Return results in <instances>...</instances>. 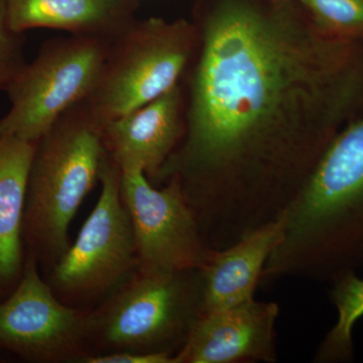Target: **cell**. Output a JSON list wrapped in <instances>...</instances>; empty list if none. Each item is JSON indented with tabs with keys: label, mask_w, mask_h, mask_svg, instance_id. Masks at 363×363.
I'll return each mask as SVG.
<instances>
[{
	"label": "cell",
	"mask_w": 363,
	"mask_h": 363,
	"mask_svg": "<svg viewBox=\"0 0 363 363\" xmlns=\"http://www.w3.org/2000/svg\"><path fill=\"white\" fill-rule=\"evenodd\" d=\"M184 76L175 180L212 250L279 220L334 138L363 116V40L329 37L297 0H206Z\"/></svg>",
	"instance_id": "cell-1"
},
{
	"label": "cell",
	"mask_w": 363,
	"mask_h": 363,
	"mask_svg": "<svg viewBox=\"0 0 363 363\" xmlns=\"http://www.w3.org/2000/svg\"><path fill=\"white\" fill-rule=\"evenodd\" d=\"M284 220L264 283L298 278L331 284L363 269V116L334 138Z\"/></svg>",
	"instance_id": "cell-2"
},
{
	"label": "cell",
	"mask_w": 363,
	"mask_h": 363,
	"mask_svg": "<svg viewBox=\"0 0 363 363\" xmlns=\"http://www.w3.org/2000/svg\"><path fill=\"white\" fill-rule=\"evenodd\" d=\"M104 123L86 104L66 112L37 143L23 215V241L39 266L52 267L69 247L68 231L100 180L107 152Z\"/></svg>",
	"instance_id": "cell-3"
},
{
	"label": "cell",
	"mask_w": 363,
	"mask_h": 363,
	"mask_svg": "<svg viewBox=\"0 0 363 363\" xmlns=\"http://www.w3.org/2000/svg\"><path fill=\"white\" fill-rule=\"evenodd\" d=\"M201 269H138L94 311L89 345L114 351L168 353L175 357L202 315Z\"/></svg>",
	"instance_id": "cell-4"
},
{
	"label": "cell",
	"mask_w": 363,
	"mask_h": 363,
	"mask_svg": "<svg viewBox=\"0 0 363 363\" xmlns=\"http://www.w3.org/2000/svg\"><path fill=\"white\" fill-rule=\"evenodd\" d=\"M197 42L193 21H133L112 40L99 83L86 104L106 123L154 101L183 81Z\"/></svg>",
	"instance_id": "cell-5"
},
{
	"label": "cell",
	"mask_w": 363,
	"mask_h": 363,
	"mask_svg": "<svg viewBox=\"0 0 363 363\" xmlns=\"http://www.w3.org/2000/svg\"><path fill=\"white\" fill-rule=\"evenodd\" d=\"M111 43L88 35L45 43L7 87L11 106L0 119V135L39 142L66 112L94 92Z\"/></svg>",
	"instance_id": "cell-6"
},
{
	"label": "cell",
	"mask_w": 363,
	"mask_h": 363,
	"mask_svg": "<svg viewBox=\"0 0 363 363\" xmlns=\"http://www.w3.org/2000/svg\"><path fill=\"white\" fill-rule=\"evenodd\" d=\"M99 182L94 209L47 281L62 302L82 309L104 301L138 269L133 225L121 196V171L108 154Z\"/></svg>",
	"instance_id": "cell-7"
},
{
	"label": "cell",
	"mask_w": 363,
	"mask_h": 363,
	"mask_svg": "<svg viewBox=\"0 0 363 363\" xmlns=\"http://www.w3.org/2000/svg\"><path fill=\"white\" fill-rule=\"evenodd\" d=\"M26 252L16 289L0 301V350L32 362H77L89 354L90 311L62 302Z\"/></svg>",
	"instance_id": "cell-8"
},
{
	"label": "cell",
	"mask_w": 363,
	"mask_h": 363,
	"mask_svg": "<svg viewBox=\"0 0 363 363\" xmlns=\"http://www.w3.org/2000/svg\"><path fill=\"white\" fill-rule=\"evenodd\" d=\"M121 171V196L135 235L138 269L177 272L201 269L211 248L175 180L156 188L138 169Z\"/></svg>",
	"instance_id": "cell-9"
},
{
	"label": "cell",
	"mask_w": 363,
	"mask_h": 363,
	"mask_svg": "<svg viewBox=\"0 0 363 363\" xmlns=\"http://www.w3.org/2000/svg\"><path fill=\"white\" fill-rule=\"evenodd\" d=\"M279 308L255 298L198 318L174 363H274Z\"/></svg>",
	"instance_id": "cell-10"
},
{
	"label": "cell",
	"mask_w": 363,
	"mask_h": 363,
	"mask_svg": "<svg viewBox=\"0 0 363 363\" xmlns=\"http://www.w3.org/2000/svg\"><path fill=\"white\" fill-rule=\"evenodd\" d=\"M185 133L183 83L104 124L105 150L119 169H138L152 184Z\"/></svg>",
	"instance_id": "cell-11"
},
{
	"label": "cell",
	"mask_w": 363,
	"mask_h": 363,
	"mask_svg": "<svg viewBox=\"0 0 363 363\" xmlns=\"http://www.w3.org/2000/svg\"><path fill=\"white\" fill-rule=\"evenodd\" d=\"M284 224L283 216L230 247L212 250L201 267L202 314L220 311L255 298L267 260L283 236Z\"/></svg>",
	"instance_id": "cell-12"
},
{
	"label": "cell",
	"mask_w": 363,
	"mask_h": 363,
	"mask_svg": "<svg viewBox=\"0 0 363 363\" xmlns=\"http://www.w3.org/2000/svg\"><path fill=\"white\" fill-rule=\"evenodd\" d=\"M35 147L37 143L0 136V301L16 289L25 269L23 215Z\"/></svg>",
	"instance_id": "cell-13"
},
{
	"label": "cell",
	"mask_w": 363,
	"mask_h": 363,
	"mask_svg": "<svg viewBox=\"0 0 363 363\" xmlns=\"http://www.w3.org/2000/svg\"><path fill=\"white\" fill-rule=\"evenodd\" d=\"M128 0H6L9 30L52 28L116 40L133 23Z\"/></svg>",
	"instance_id": "cell-14"
},
{
	"label": "cell",
	"mask_w": 363,
	"mask_h": 363,
	"mask_svg": "<svg viewBox=\"0 0 363 363\" xmlns=\"http://www.w3.org/2000/svg\"><path fill=\"white\" fill-rule=\"evenodd\" d=\"M329 285V298L337 311V321L320 344L313 362H351L354 358L353 328L363 316V278L357 272H346Z\"/></svg>",
	"instance_id": "cell-15"
},
{
	"label": "cell",
	"mask_w": 363,
	"mask_h": 363,
	"mask_svg": "<svg viewBox=\"0 0 363 363\" xmlns=\"http://www.w3.org/2000/svg\"><path fill=\"white\" fill-rule=\"evenodd\" d=\"M315 26L335 39L363 40V0H297Z\"/></svg>",
	"instance_id": "cell-16"
},
{
	"label": "cell",
	"mask_w": 363,
	"mask_h": 363,
	"mask_svg": "<svg viewBox=\"0 0 363 363\" xmlns=\"http://www.w3.org/2000/svg\"><path fill=\"white\" fill-rule=\"evenodd\" d=\"M26 63L21 35L11 32L6 23V0H0V92Z\"/></svg>",
	"instance_id": "cell-17"
},
{
	"label": "cell",
	"mask_w": 363,
	"mask_h": 363,
	"mask_svg": "<svg viewBox=\"0 0 363 363\" xmlns=\"http://www.w3.org/2000/svg\"><path fill=\"white\" fill-rule=\"evenodd\" d=\"M84 363H174L173 355L168 353L140 352V351H114L91 353L81 359Z\"/></svg>",
	"instance_id": "cell-18"
},
{
	"label": "cell",
	"mask_w": 363,
	"mask_h": 363,
	"mask_svg": "<svg viewBox=\"0 0 363 363\" xmlns=\"http://www.w3.org/2000/svg\"><path fill=\"white\" fill-rule=\"evenodd\" d=\"M0 136H1V135H0Z\"/></svg>",
	"instance_id": "cell-19"
}]
</instances>
